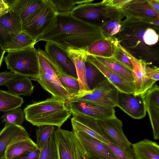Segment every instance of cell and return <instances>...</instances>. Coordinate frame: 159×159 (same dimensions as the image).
I'll return each instance as SVG.
<instances>
[{"label":"cell","mask_w":159,"mask_h":159,"mask_svg":"<svg viewBox=\"0 0 159 159\" xmlns=\"http://www.w3.org/2000/svg\"><path fill=\"white\" fill-rule=\"evenodd\" d=\"M105 36L101 27L82 21L71 12L58 13L55 27L37 40L53 43L66 51L73 49L86 51L94 42Z\"/></svg>","instance_id":"obj_1"},{"label":"cell","mask_w":159,"mask_h":159,"mask_svg":"<svg viewBox=\"0 0 159 159\" xmlns=\"http://www.w3.org/2000/svg\"><path fill=\"white\" fill-rule=\"evenodd\" d=\"M23 111L26 120L38 127L51 125L60 128L72 115L66 102L52 96L29 105Z\"/></svg>","instance_id":"obj_2"},{"label":"cell","mask_w":159,"mask_h":159,"mask_svg":"<svg viewBox=\"0 0 159 159\" xmlns=\"http://www.w3.org/2000/svg\"><path fill=\"white\" fill-rule=\"evenodd\" d=\"M58 13L48 0L22 22V31L36 40L55 26Z\"/></svg>","instance_id":"obj_3"},{"label":"cell","mask_w":159,"mask_h":159,"mask_svg":"<svg viewBox=\"0 0 159 159\" xmlns=\"http://www.w3.org/2000/svg\"><path fill=\"white\" fill-rule=\"evenodd\" d=\"M4 61L8 69L21 77H33L39 74L37 49L34 46L8 52Z\"/></svg>","instance_id":"obj_4"},{"label":"cell","mask_w":159,"mask_h":159,"mask_svg":"<svg viewBox=\"0 0 159 159\" xmlns=\"http://www.w3.org/2000/svg\"><path fill=\"white\" fill-rule=\"evenodd\" d=\"M54 134L57 159H86L89 157L72 131L57 128Z\"/></svg>","instance_id":"obj_5"},{"label":"cell","mask_w":159,"mask_h":159,"mask_svg":"<svg viewBox=\"0 0 159 159\" xmlns=\"http://www.w3.org/2000/svg\"><path fill=\"white\" fill-rule=\"evenodd\" d=\"M119 91L104 76L90 92L78 95L70 101H88L105 107H117Z\"/></svg>","instance_id":"obj_6"},{"label":"cell","mask_w":159,"mask_h":159,"mask_svg":"<svg viewBox=\"0 0 159 159\" xmlns=\"http://www.w3.org/2000/svg\"><path fill=\"white\" fill-rule=\"evenodd\" d=\"M118 47L126 54L132 64V73L135 86L134 94L144 95L155 83L147 76L146 70L147 63L141 59L136 58L120 43Z\"/></svg>","instance_id":"obj_7"},{"label":"cell","mask_w":159,"mask_h":159,"mask_svg":"<svg viewBox=\"0 0 159 159\" xmlns=\"http://www.w3.org/2000/svg\"><path fill=\"white\" fill-rule=\"evenodd\" d=\"M68 105L72 113L82 114L96 120H104L116 116L114 108L89 101H70L68 103Z\"/></svg>","instance_id":"obj_8"},{"label":"cell","mask_w":159,"mask_h":159,"mask_svg":"<svg viewBox=\"0 0 159 159\" xmlns=\"http://www.w3.org/2000/svg\"><path fill=\"white\" fill-rule=\"evenodd\" d=\"M97 122L103 134L108 140L123 149L131 148L132 144L125 135L123 124L116 116L104 120H97Z\"/></svg>","instance_id":"obj_9"},{"label":"cell","mask_w":159,"mask_h":159,"mask_svg":"<svg viewBox=\"0 0 159 159\" xmlns=\"http://www.w3.org/2000/svg\"><path fill=\"white\" fill-rule=\"evenodd\" d=\"M73 133L90 157L96 159H118L105 143L82 131Z\"/></svg>","instance_id":"obj_10"},{"label":"cell","mask_w":159,"mask_h":159,"mask_svg":"<svg viewBox=\"0 0 159 159\" xmlns=\"http://www.w3.org/2000/svg\"><path fill=\"white\" fill-rule=\"evenodd\" d=\"M117 107L132 118L140 119L146 115V109L144 95H135L119 92Z\"/></svg>","instance_id":"obj_11"},{"label":"cell","mask_w":159,"mask_h":159,"mask_svg":"<svg viewBox=\"0 0 159 159\" xmlns=\"http://www.w3.org/2000/svg\"><path fill=\"white\" fill-rule=\"evenodd\" d=\"M86 61L96 67L119 92L127 93H134L135 86L134 81L125 80L106 66L96 57L87 55Z\"/></svg>","instance_id":"obj_12"},{"label":"cell","mask_w":159,"mask_h":159,"mask_svg":"<svg viewBox=\"0 0 159 159\" xmlns=\"http://www.w3.org/2000/svg\"><path fill=\"white\" fill-rule=\"evenodd\" d=\"M72 115L73 132L82 131L105 143L109 142L99 127L97 120L82 114L72 113Z\"/></svg>","instance_id":"obj_13"},{"label":"cell","mask_w":159,"mask_h":159,"mask_svg":"<svg viewBox=\"0 0 159 159\" xmlns=\"http://www.w3.org/2000/svg\"><path fill=\"white\" fill-rule=\"evenodd\" d=\"M63 73L77 79L75 64L65 51L57 45L47 42L45 50Z\"/></svg>","instance_id":"obj_14"},{"label":"cell","mask_w":159,"mask_h":159,"mask_svg":"<svg viewBox=\"0 0 159 159\" xmlns=\"http://www.w3.org/2000/svg\"><path fill=\"white\" fill-rule=\"evenodd\" d=\"M117 39L107 37L93 43L86 51L88 55L105 58H111L115 55L119 48Z\"/></svg>","instance_id":"obj_15"},{"label":"cell","mask_w":159,"mask_h":159,"mask_svg":"<svg viewBox=\"0 0 159 159\" xmlns=\"http://www.w3.org/2000/svg\"><path fill=\"white\" fill-rule=\"evenodd\" d=\"M36 81L45 90L55 98L64 100L68 103L71 98L60 83L54 78L43 72H40L37 76L30 78Z\"/></svg>","instance_id":"obj_16"},{"label":"cell","mask_w":159,"mask_h":159,"mask_svg":"<svg viewBox=\"0 0 159 159\" xmlns=\"http://www.w3.org/2000/svg\"><path fill=\"white\" fill-rule=\"evenodd\" d=\"M66 52L74 62L76 69L80 90L78 95L90 92L87 82L85 63L87 55L85 51L69 49Z\"/></svg>","instance_id":"obj_17"},{"label":"cell","mask_w":159,"mask_h":159,"mask_svg":"<svg viewBox=\"0 0 159 159\" xmlns=\"http://www.w3.org/2000/svg\"><path fill=\"white\" fill-rule=\"evenodd\" d=\"M30 137V135L22 126L5 125L0 132V159L5 158L6 150L11 143L19 139Z\"/></svg>","instance_id":"obj_18"},{"label":"cell","mask_w":159,"mask_h":159,"mask_svg":"<svg viewBox=\"0 0 159 159\" xmlns=\"http://www.w3.org/2000/svg\"><path fill=\"white\" fill-rule=\"evenodd\" d=\"M99 4L91 2L80 4L76 6L71 13L74 17L82 21L95 25L94 22L102 15V12L98 7Z\"/></svg>","instance_id":"obj_19"},{"label":"cell","mask_w":159,"mask_h":159,"mask_svg":"<svg viewBox=\"0 0 159 159\" xmlns=\"http://www.w3.org/2000/svg\"><path fill=\"white\" fill-rule=\"evenodd\" d=\"M9 9L20 19L22 22L44 4L46 0H8Z\"/></svg>","instance_id":"obj_20"},{"label":"cell","mask_w":159,"mask_h":159,"mask_svg":"<svg viewBox=\"0 0 159 159\" xmlns=\"http://www.w3.org/2000/svg\"><path fill=\"white\" fill-rule=\"evenodd\" d=\"M135 159H159L158 144L145 139L131 144Z\"/></svg>","instance_id":"obj_21"},{"label":"cell","mask_w":159,"mask_h":159,"mask_svg":"<svg viewBox=\"0 0 159 159\" xmlns=\"http://www.w3.org/2000/svg\"><path fill=\"white\" fill-rule=\"evenodd\" d=\"M38 148L36 143L30 137L23 138L11 143L5 152L6 159H13L18 156Z\"/></svg>","instance_id":"obj_22"},{"label":"cell","mask_w":159,"mask_h":159,"mask_svg":"<svg viewBox=\"0 0 159 159\" xmlns=\"http://www.w3.org/2000/svg\"><path fill=\"white\" fill-rule=\"evenodd\" d=\"M7 92L14 95L31 96L34 86L30 77H21L15 79L6 84Z\"/></svg>","instance_id":"obj_23"},{"label":"cell","mask_w":159,"mask_h":159,"mask_svg":"<svg viewBox=\"0 0 159 159\" xmlns=\"http://www.w3.org/2000/svg\"><path fill=\"white\" fill-rule=\"evenodd\" d=\"M37 43L36 40L22 31L18 34H12L10 41L2 48L6 52L17 51L34 46Z\"/></svg>","instance_id":"obj_24"},{"label":"cell","mask_w":159,"mask_h":159,"mask_svg":"<svg viewBox=\"0 0 159 159\" xmlns=\"http://www.w3.org/2000/svg\"><path fill=\"white\" fill-rule=\"evenodd\" d=\"M37 51L39 72L47 73L59 82L57 75L62 72L58 66L45 50L39 48Z\"/></svg>","instance_id":"obj_25"},{"label":"cell","mask_w":159,"mask_h":159,"mask_svg":"<svg viewBox=\"0 0 159 159\" xmlns=\"http://www.w3.org/2000/svg\"><path fill=\"white\" fill-rule=\"evenodd\" d=\"M0 23L10 34H16L22 31L20 19L10 9L7 13L0 16Z\"/></svg>","instance_id":"obj_26"},{"label":"cell","mask_w":159,"mask_h":159,"mask_svg":"<svg viewBox=\"0 0 159 159\" xmlns=\"http://www.w3.org/2000/svg\"><path fill=\"white\" fill-rule=\"evenodd\" d=\"M24 102L22 97L0 89V111L5 112L20 108Z\"/></svg>","instance_id":"obj_27"},{"label":"cell","mask_w":159,"mask_h":159,"mask_svg":"<svg viewBox=\"0 0 159 159\" xmlns=\"http://www.w3.org/2000/svg\"><path fill=\"white\" fill-rule=\"evenodd\" d=\"M145 106L152 126L154 139H159V104L154 103L144 97Z\"/></svg>","instance_id":"obj_28"},{"label":"cell","mask_w":159,"mask_h":159,"mask_svg":"<svg viewBox=\"0 0 159 159\" xmlns=\"http://www.w3.org/2000/svg\"><path fill=\"white\" fill-rule=\"evenodd\" d=\"M97 57L106 66L125 80L134 81L132 71L120 64L113 58Z\"/></svg>","instance_id":"obj_29"},{"label":"cell","mask_w":159,"mask_h":159,"mask_svg":"<svg viewBox=\"0 0 159 159\" xmlns=\"http://www.w3.org/2000/svg\"><path fill=\"white\" fill-rule=\"evenodd\" d=\"M57 77L59 82L67 91L71 98L79 94L80 86L77 79L62 72L59 73Z\"/></svg>","instance_id":"obj_30"},{"label":"cell","mask_w":159,"mask_h":159,"mask_svg":"<svg viewBox=\"0 0 159 159\" xmlns=\"http://www.w3.org/2000/svg\"><path fill=\"white\" fill-rule=\"evenodd\" d=\"M58 13L71 12L77 5L91 2L92 0H48Z\"/></svg>","instance_id":"obj_31"},{"label":"cell","mask_w":159,"mask_h":159,"mask_svg":"<svg viewBox=\"0 0 159 159\" xmlns=\"http://www.w3.org/2000/svg\"><path fill=\"white\" fill-rule=\"evenodd\" d=\"M39 159H57V152L54 132L40 150Z\"/></svg>","instance_id":"obj_32"},{"label":"cell","mask_w":159,"mask_h":159,"mask_svg":"<svg viewBox=\"0 0 159 159\" xmlns=\"http://www.w3.org/2000/svg\"><path fill=\"white\" fill-rule=\"evenodd\" d=\"M1 118L5 125L13 124L22 126L25 120V114L24 111L19 108L5 112Z\"/></svg>","instance_id":"obj_33"},{"label":"cell","mask_w":159,"mask_h":159,"mask_svg":"<svg viewBox=\"0 0 159 159\" xmlns=\"http://www.w3.org/2000/svg\"><path fill=\"white\" fill-rule=\"evenodd\" d=\"M85 66L87 82L91 91L95 88L102 77H101V73L97 68L86 60Z\"/></svg>","instance_id":"obj_34"},{"label":"cell","mask_w":159,"mask_h":159,"mask_svg":"<svg viewBox=\"0 0 159 159\" xmlns=\"http://www.w3.org/2000/svg\"><path fill=\"white\" fill-rule=\"evenodd\" d=\"M36 131V143L38 148L40 150L45 144L51 135L54 132L55 128L51 125L40 126Z\"/></svg>","instance_id":"obj_35"},{"label":"cell","mask_w":159,"mask_h":159,"mask_svg":"<svg viewBox=\"0 0 159 159\" xmlns=\"http://www.w3.org/2000/svg\"><path fill=\"white\" fill-rule=\"evenodd\" d=\"M105 144L118 159H134V154L132 148L128 149H123L110 141Z\"/></svg>","instance_id":"obj_36"},{"label":"cell","mask_w":159,"mask_h":159,"mask_svg":"<svg viewBox=\"0 0 159 159\" xmlns=\"http://www.w3.org/2000/svg\"><path fill=\"white\" fill-rule=\"evenodd\" d=\"M120 27V20L117 19L106 23L101 28L105 35L107 34L111 37L119 31Z\"/></svg>","instance_id":"obj_37"},{"label":"cell","mask_w":159,"mask_h":159,"mask_svg":"<svg viewBox=\"0 0 159 159\" xmlns=\"http://www.w3.org/2000/svg\"><path fill=\"white\" fill-rule=\"evenodd\" d=\"M132 1L131 0H104L102 2V4L109 9L119 10L122 9Z\"/></svg>","instance_id":"obj_38"},{"label":"cell","mask_w":159,"mask_h":159,"mask_svg":"<svg viewBox=\"0 0 159 159\" xmlns=\"http://www.w3.org/2000/svg\"><path fill=\"white\" fill-rule=\"evenodd\" d=\"M112 58L122 65L132 71L133 67L131 62L126 54L119 48Z\"/></svg>","instance_id":"obj_39"},{"label":"cell","mask_w":159,"mask_h":159,"mask_svg":"<svg viewBox=\"0 0 159 159\" xmlns=\"http://www.w3.org/2000/svg\"><path fill=\"white\" fill-rule=\"evenodd\" d=\"M143 38L145 43L148 45H152L157 43L158 35L154 30L149 28L145 32Z\"/></svg>","instance_id":"obj_40"},{"label":"cell","mask_w":159,"mask_h":159,"mask_svg":"<svg viewBox=\"0 0 159 159\" xmlns=\"http://www.w3.org/2000/svg\"><path fill=\"white\" fill-rule=\"evenodd\" d=\"M21 77L11 71L0 72V86L5 85L11 80Z\"/></svg>","instance_id":"obj_41"},{"label":"cell","mask_w":159,"mask_h":159,"mask_svg":"<svg viewBox=\"0 0 159 159\" xmlns=\"http://www.w3.org/2000/svg\"><path fill=\"white\" fill-rule=\"evenodd\" d=\"M148 77L155 83L159 80V68L156 66L150 67L147 65L146 68Z\"/></svg>","instance_id":"obj_42"},{"label":"cell","mask_w":159,"mask_h":159,"mask_svg":"<svg viewBox=\"0 0 159 159\" xmlns=\"http://www.w3.org/2000/svg\"><path fill=\"white\" fill-rule=\"evenodd\" d=\"M12 34L6 30L0 23V43L2 47L10 41Z\"/></svg>","instance_id":"obj_43"},{"label":"cell","mask_w":159,"mask_h":159,"mask_svg":"<svg viewBox=\"0 0 159 159\" xmlns=\"http://www.w3.org/2000/svg\"><path fill=\"white\" fill-rule=\"evenodd\" d=\"M40 150L37 148L33 151L22 154L13 159H39Z\"/></svg>","instance_id":"obj_44"},{"label":"cell","mask_w":159,"mask_h":159,"mask_svg":"<svg viewBox=\"0 0 159 159\" xmlns=\"http://www.w3.org/2000/svg\"><path fill=\"white\" fill-rule=\"evenodd\" d=\"M9 10L8 0H0V16L7 13Z\"/></svg>","instance_id":"obj_45"},{"label":"cell","mask_w":159,"mask_h":159,"mask_svg":"<svg viewBox=\"0 0 159 159\" xmlns=\"http://www.w3.org/2000/svg\"><path fill=\"white\" fill-rule=\"evenodd\" d=\"M147 2L152 8L156 12L159 14V0H152L147 1Z\"/></svg>","instance_id":"obj_46"},{"label":"cell","mask_w":159,"mask_h":159,"mask_svg":"<svg viewBox=\"0 0 159 159\" xmlns=\"http://www.w3.org/2000/svg\"><path fill=\"white\" fill-rule=\"evenodd\" d=\"M6 52L3 49L2 46L0 43V69L3 61L4 54Z\"/></svg>","instance_id":"obj_47"},{"label":"cell","mask_w":159,"mask_h":159,"mask_svg":"<svg viewBox=\"0 0 159 159\" xmlns=\"http://www.w3.org/2000/svg\"><path fill=\"white\" fill-rule=\"evenodd\" d=\"M86 159H96L90 157H89Z\"/></svg>","instance_id":"obj_48"},{"label":"cell","mask_w":159,"mask_h":159,"mask_svg":"<svg viewBox=\"0 0 159 159\" xmlns=\"http://www.w3.org/2000/svg\"><path fill=\"white\" fill-rule=\"evenodd\" d=\"M6 159L5 158H4V159Z\"/></svg>","instance_id":"obj_49"},{"label":"cell","mask_w":159,"mask_h":159,"mask_svg":"<svg viewBox=\"0 0 159 159\" xmlns=\"http://www.w3.org/2000/svg\"><path fill=\"white\" fill-rule=\"evenodd\" d=\"M0 132H1V130H0Z\"/></svg>","instance_id":"obj_50"}]
</instances>
